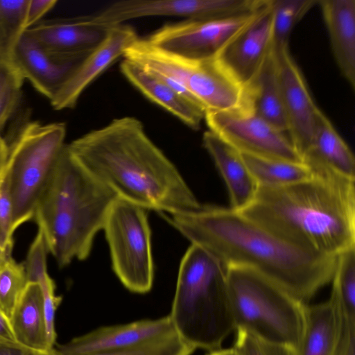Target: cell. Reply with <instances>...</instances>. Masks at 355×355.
Wrapping results in <instances>:
<instances>
[{
	"mask_svg": "<svg viewBox=\"0 0 355 355\" xmlns=\"http://www.w3.org/2000/svg\"><path fill=\"white\" fill-rule=\"evenodd\" d=\"M163 216L225 267L250 268L303 303L331 282L337 257L298 245L230 207L201 204Z\"/></svg>",
	"mask_w": 355,
	"mask_h": 355,
	"instance_id": "obj_1",
	"label": "cell"
},
{
	"mask_svg": "<svg viewBox=\"0 0 355 355\" xmlns=\"http://www.w3.org/2000/svg\"><path fill=\"white\" fill-rule=\"evenodd\" d=\"M70 154L118 197L174 214L200 206L171 161L133 116L112 120L73 140Z\"/></svg>",
	"mask_w": 355,
	"mask_h": 355,
	"instance_id": "obj_2",
	"label": "cell"
},
{
	"mask_svg": "<svg viewBox=\"0 0 355 355\" xmlns=\"http://www.w3.org/2000/svg\"><path fill=\"white\" fill-rule=\"evenodd\" d=\"M311 168L304 181L259 187L240 211L298 245L338 257L355 248V180Z\"/></svg>",
	"mask_w": 355,
	"mask_h": 355,
	"instance_id": "obj_3",
	"label": "cell"
},
{
	"mask_svg": "<svg viewBox=\"0 0 355 355\" xmlns=\"http://www.w3.org/2000/svg\"><path fill=\"white\" fill-rule=\"evenodd\" d=\"M117 198L70 154L65 144L33 217L48 252L60 267L88 257Z\"/></svg>",
	"mask_w": 355,
	"mask_h": 355,
	"instance_id": "obj_4",
	"label": "cell"
},
{
	"mask_svg": "<svg viewBox=\"0 0 355 355\" xmlns=\"http://www.w3.org/2000/svg\"><path fill=\"white\" fill-rule=\"evenodd\" d=\"M168 316L178 336L195 349H219L235 331L227 268L198 245L191 244L181 260Z\"/></svg>",
	"mask_w": 355,
	"mask_h": 355,
	"instance_id": "obj_5",
	"label": "cell"
},
{
	"mask_svg": "<svg viewBox=\"0 0 355 355\" xmlns=\"http://www.w3.org/2000/svg\"><path fill=\"white\" fill-rule=\"evenodd\" d=\"M226 268L235 330L295 349L304 330L306 304L250 268Z\"/></svg>",
	"mask_w": 355,
	"mask_h": 355,
	"instance_id": "obj_6",
	"label": "cell"
},
{
	"mask_svg": "<svg viewBox=\"0 0 355 355\" xmlns=\"http://www.w3.org/2000/svg\"><path fill=\"white\" fill-rule=\"evenodd\" d=\"M124 58L144 69L166 76L185 88L205 114L250 112L247 88L217 58L194 60L172 53L138 38Z\"/></svg>",
	"mask_w": 355,
	"mask_h": 355,
	"instance_id": "obj_7",
	"label": "cell"
},
{
	"mask_svg": "<svg viewBox=\"0 0 355 355\" xmlns=\"http://www.w3.org/2000/svg\"><path fill=\"white\" fill-rule=\"evenodd\" d=\"M64 123L30 122L8 146L4 171L12 205L14 230L33 218L65 146Z\"/></svg>",
	"mask_w": 355,
	"mask_h": 355,
	"instance_id": "obj_8",
	"label": "cell"
},
{
	"mask_svg": "<svg viewBox=\"0 0 355 355\" xmlns=\"http://www.w3.org/2000/svg\"><path fill=\"white\" fill-rule=\"evenodd\" d=\"M103 230L116 277L129 291L148 293L153 284L154 263L146 209L118 197Z\"/></svg>",
	"mask_w": 355,
	"mask_h": 355,
	"instance_id": "obj_9",
	"label": "cell"
},
{
	"mask_svg": "<svg viewBox=\"0 0 355 355\" xmlns=\"http://www.w3.org/2000/svg\"><path fill=\"white\" fill-rule=\"evenodd\" d=\"M264 7L254 12L230 18L185 19L160 27L146 40L156 47L185 58H215Z\"/></svg>",
	"mask_w": 355,
	"mask_h": 355,
	"instance_id": "obj_10",
	"label": "cell"
},
{
	"mask_svg": "<svg viewBox=\"0 0 355 355\" xmlns=\"http://www.w3.org/2000/svg\"><path fill=\"white\" fill-rule=\"evenodd\" d=\"M256 0H123L88 16L93 24L110 28L146 17H183L216 19L253 12Z\"/></svg>",
	"mask_w": 355,
	"mask_h": 355,
	"instance_id": "obj_11",
	"label": "cell"
},
{
	"mask_svg": "<svg viewBox=\"0 0 355 355\" xmlns=\"http://www.w3.org/2000/svg\"><path fill=\"white\" fill-rule=\"evenodd\" d=\"M209 130L239 152L303 162L288 135L252 112L205 114Z\"/></svg>",
	"mask_w": 355,
	"mask_h": 355,
	"instance_id": "obj_12",
	"label": "cell"
},
{
	"mask_svg": "<svg viewBox=\"0 0 355 355\" xmlns=\"http://www.w3.org/2000/svg\"><path fill=\"white\" fill-rule=\"evenodd\" d=\"M274 52L287 121V135L303 159L311 145L319 107L311 96L288 46L274 49Z\"/></svg>",
	"mask_w": 355,
	"mask_h": 355,
	"instance_id": "obj_13",
	"label": "cell"
},
{
	"mask_svg": "<svg viewBox=\"0 0 355 355\" xmlns=\"http://www.w3.org/2000/svg\"><path fill=\"white\" fill-rule=\"evenodd\" d=\"M178 336L168 315L155 320L103 327L59 345L60 355H82L117 350Z\"/></svg>",
	"mask_w": 355,
	"mask_h": 355,
	"instance_id": "obj_14",
	"label": "cell"
},
{
	"mask_svg": "<svg viewBox=\"0 0 355 355\" xmlns=\"http://www.w3.org/2000/svg\"><path fill=\"white\" fill-rule=\"evenodd\" d=\"M272 0L223 49L217 58L247 87L273 51Z\"/></svg>",
	"mask_w": 355,
	"mask_h": 355,
	"instance_id": "obj_15",
	"label": "cell"
},
{
	"mask_svg": "<svg viewBox=\"0 0 355 355\" xmlns=\"http://www.w3.org/2000/svg\"><path fill=\"white\" fill-rule=\"evenodd\" d=\"M85 57H65L50 53L24 33L12 51L10 61L24 79L28 80L39 92L51 101Z\"/></svg>",
	"mask_w": 355,
	"mask_h": 355,
	"instance_id": "obj_16",
	"label": "cell"
},
{
	"mask_svg": "<svg viewBox=\"0 0 355 355\" xmlns=\"http://www.w3.org/2000/svg\"><path fill=\"white\" fill-rule=\"evenodd\" d=\"M355 324L346 318L338 299L306 305L305 324L294 355H340Z\"/></svg>",
	"mask_w": 355,
	"mask_h": 355,
	"instance_id": "obj_17",
	"label": "cell"
},
{
	"mask_svg": "<svg viewBox=\"0 0 355 355\" xmlns=\"http://www.w3.org/2000/svg\"><path fill=\"white\" fill-rule=\"evenodd\" d=\"M138 39L130 26L108 29L103 40L81 61L58 95L50 101L56 110L73 107L85 89Z\"/></svg>",
	"mask_w": 355,
	"mask_h": 355,
	"instance_id": "obj_18",
	"label": "cell"
},
{
	"mask_svg": "<svg viewBox=\"0 0 355 355\" xmlns=\"http://www.w3.org/2000/svg\"><path fill=\"white\" fill-rule=\"evenodd\" d=\"M109 28L81 16L41 20L24 33L50 53L85 57L103 40Z\"/></svg>",
	"mask_w": 355,
	"mask_h": 355,
	"instance_id": "obj_19",
	"label": "cell"
},
{
	"mask_svg": "<svg viewBox=\"0 0 355 355\" xmlns=\"http://www.w3.org/2000/svg\"><path fill=\"white\" fill-rule=\"evenodd\" d=\"M202 145L226 185L230 207L241 210L253 200L259 186L241 153L209 130L203 134Z\"/></svg>",
	"mask_w": 355,
	"mask_h": 355,
	"instance_id": "obj_20",
	"label": "cell"
},
{
	"mask_svg": "<svg viewBox=\"0 0 355 355\" xmlns=\"http://www.w3.org/2000/svg\"><path fill=\"white\" fill-rule=\"evenodd\" d=\"M336 62L355 87V0H318Z\"/></svg>",
	"mask_w": 355,
	"mask_h": 355,
	"instance_id": "obj_21",
	"label": "cell"
},
{
	"mask_svg": "<svg viewBox=\"0 0 355 355\" xmlns=\"http://www.w3.org/2000/svg\"><path fill=\"white\" fill-rule=\"evenodd\" d=\"M120 70L125 78L146 98L162 107L189 128L198 130L204 110L181 96L155 73L124 59Z\"/></svg>",
	"mask_w": 355,
	"mask_h": 355,
	"instance_id": "obj_22",
	"label": "cell"
},
{
	"mask_svg": "<svg viewBox=\"0 0 355 355\" xmlns=\"http://www.w3.org/2000/svg\"><path fill=\"white\" fill-rule=\"evenodd\" d=\"M303 162L311 168H322L355 180L354 154L320 108L316 113L311 145Z\"/></svg>",
	"mask_w": 355,
	"mask_h": 355,
	"instance_id": "obj_23",
	"label": "cell"
},
{
	"mask_svg": "<svg viewBox=\"0 0 355 355\" xmlns=\"http://www.w3.org/2000/svg\"><path fill=\"white\" fill-rule=\"evenodd\" d=\"M10 324L19 344L40 352L53 349L48 339L42 293L38 283L28 282Z\"/></svg>",
	"mask_w": 355,
	"mask_h": 355,
	"instance_id": "obj_24",
	"label": "cell"
},
{
	"mask_svg": "<svg viewBox=\"0 0 355 355\" xmlns=\"http://www.w3.org/2000/svg\"><path fill=\"white\" fill-rule=\"evenodd\" d=\"M246 88L250 112L287 134V121L274 49Z\"/></svg>",
	"mask_w": 355,
	"mask_h": 355,
	"instance_id": "obj_25",
	"label": "cell"
},
{
	"mask_svg": "<svg viewBox=\"0 0 355 355\" xmlns=\"http://www.w3.org/2000/svg\"><path fill=\"white\" fill-rule=\"evenodd\" d=\"M47 253L44 238L42 234L37 233L29 248L25 269L28 282H37L41 288L48 339L53 348L56 338L55 313L62 297L55 295V283L47 272Z\"/></svg>",
	"mask_w": 355,
	"mask_h": 355,
	"instance_id": "obj_26",
	"label": "cell"
},
{
	"mask_svg": "<svg viewBox=\"0 0 355 355\" xmlns=\"http://www.w3.org/2000/svg\"><path fill=\"white\" fill-rule=\"evenodd\" d=\"M241 154L259 187L286 186L304 181L313 175V169L304 162H293L243 153Z\"/></svg>",
	"mask_w": 355,
	"mask_h": 355,
	"instance_id": "obj_27",
	"label": "cell"
},
{
	"mask_svg": "<svg viewBox=\"0 0 355 355\" xmlns=\"http://www.w3.org/2000/svg\"><path fill=\"white\" fill-rule=\"evenodd\" d=\"M29 0H0V60H10L20 37L27 29Z\"/></svg>",
	"mask_w": 355,
	"mask_h": 355,
	"instance_id": "obj_28",
	"label": "cell"
},
{
	"mask_svg": "<svg viewBox=\"0 0 355 355\" xmlns=\"http://www.w3.org/2000/svg\"><path fill=\"white\" fill-rule=\"evenodd\" d=\"M318 2V0H272L274 49L288 46L293 28Z\"/></svg>",
	"mask_w": 355,
	"mask_h": 355,
	"instance_id": "obj_29",
	"label": "cell"
},
{
	"mask_svg": "<svg viewBox=\"0 0 355 355\" xmlns=\"http://www.w3.org/2000/svg\"><path fill=\"white\" fill-rule=\"evenodd\" d=\"M331 293L339 301L348 322L355 324V248L337 257Z\"/></svg>",
	"mask_w": 355,
	"mask_h": 355,
	"instance_id": "obj_30",
	"label": "cell"
},
{
	"mask_svg": "<svg viewBox=\"0 0 355 355\" xmlns=\"http://www.w3.org/2000/svg\"><path fill=\"white\" fill-rule=\"evenodd\" d=\"M27 283L25 266L13 259L0 270V311L10 322Z\"/></svg>",
	"mask_w": 355,
	"mask_h": 355,
	"instance_id": "obj_31",
	"label": "cell"
},
{
	"mask_svg": "<svg viewBox=\"0 0 355 355\" xmlns=\"http://www.w3.org/2000/svg\"><path fill=\"white\" fill-rule=\"evenodd\" d=\"M24 80L10 60H0V132L18 105Z\"/></svg>",
	"mask_w": 355,
	"mask_h": 355,
	"instance_id": "obj_32",
	"label": "cell"
},
{
	"mask_svg": "<svg viewBox=\"0 0 355 355\" xmlns=\"http://www.w3.org/2000/svg\"><path fill=\"white\" fill-rule=\"evenodd\" d=\"M195 350L177 336L117 350L82 355H191Z\"/></svg>",
	"mask_w": 355,
	"mask_h": 355,
	"instance_id": "obj_33",
	"label": "cell"
},
{
	"mask_svg": "<svg viewBox=\"0 0 355 355\" xmlns=\"http://www.w3.org/2000/svg\"><path fill=\"white\" fill-rule=\"evenodd\" d=\"M232 348L238 355H294V348L263 340L251 333L236 329Z\"/></svg>",
	"mask_w": 355,
	"mask_h": 355,
	"instance_id": "obj_34",
	"label": "cell"
},
{
	"mask_svg": "<svg viewBox=\"0 0 355 355\" xmlns=\"http://www.w3.org/2000/svg\"><path fill=\"white\" fill-rule=\"evenodd\" d=\"M6 165V164H5ZM12 205L4 168L0 173V245H13Z\"/></svg>",
	"mask_w": 355,
	"mask_h": 355,
	"instance_id": "obj_35",
	"label": "cell"
},
{
	"mask_svg": "<svg viewBox=\"0 0 355 355\" xmlns=\"http://www.w3.org/2000/svg\"><path fill=\"white\" fill-rule=\"evenodd\" d=\"M56 0H29L26 15L27 29L41 21L56 4Z\"/></svg>",
	"mask_w": 355,
	"mask_h": 355,
	"instance_id": "obj_36",
	"label": "cell"
},
{
	"mask_svg": "<svg viewBox=\"0 0 355 355\" xmlns=\"http://www.w3.org/2000/svg\"><path fill=\"white\" fill-rule=\"evenodd\" d=\"M0 355H60L52 349L48 352H40L27 348L19 343H0Z\"/></svg>",
	"mask_w": 355,
	"mask_h": 355,
	"instance_id": "obj_37",
	"label": "cell"
},
{
	"mask_svg": "<svg viewBox=\"0 0 355 355\" xmlns=\"http://www.w3.org/2000/svg\"><path fill=\"white\" fill-rule=\"evenodd\" d=\"M0 343H18L10 322L0 311Z\"/></svg>",
	"mask_w": 355,
	"mask_h": 355,
	"instance_id": "obj_38",
	"label": "cell"
},
{
	"mask_svg": "<svg viewBox=\"0 0 355 355\" xmlns=\"http://www.w3.org/2000/svg\"><path fill=\"white\" fill-rule=\"evenodd\" d=\"M11 248H3L0 245V270L12 259Z\"/></svg>",
	"mask_w": 355,
	"mask_h": 355,
	"instance_id": "obj_39",
	"label": "cell"
},
{
	"mask_svg": "<svg viewBox=\"0 0 355 355\" xmlns=\"http://www.w3.org/2000/svg\"><path fill=\"white\" fill-rule=\"evenodd\" d=\"M340 355H355V333L347 340Z\"/></svg>",
	"mask_w": 355,
	"mask_h": 355,
	"instance_id": "obj_40",
	"label": "cell"
},
{
	"mask_svg": "<svg viewBox=\"0 0 355 355\" xmlns=\"http://www.w3.org/2000/svg\"><path fill=\"white\" fill-rule=\"evenodd\" d=\"M8 157V146L6 141L0 137V173L5 166Z\"/></svg>",
	"mask_w": 355,
	"mask_h": 355,
	"instance_id": "obj_41",
	"label": "cell"
},
{
	"mask_svg": "<svg viewBox=\"0 0 355 355\" xmlns=\"http://www.w3.org/2000/svg\"><path fill=\"white\" fill-rule=\"evenodd\" d=\"M206 355H238L235 350L231 347L228 349H219L209 352Z\"/></svg>",
	"mask_w": 355,
	"mask_h": 355,
	"instance_id": "obj_42",
	"label": "cell"
}]
</instances>
